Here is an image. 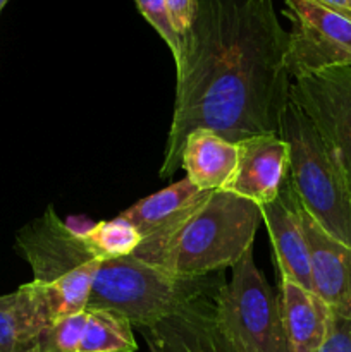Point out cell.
Here are the masks:
<instances>
[{"instance_id": "5", "label": "cell", "mask_w": 351, "mask_h": 352, "mask_svg": "<svg viewBox=\"0 0 351 352\" xmlns=\"http://www.w3.org/2000/svg\"><path fill=\"white\" fill-rule=\"evenodd\" d=\"M213 316L236 352H288L279 294L257 267L253 248L231 267L213 298Z\"/></svg>"}, {"instance_id": "3", "label": "cell", "mask_w": 351, "mask_h": 352, "mask_svg": "<svg viewBox=\"0 0 351 352\" xmlns=\"http://www.w3.org/2000/svg\"><path fill=\"white\" fill-rule=\"evenodd\" d=\"M226 284L220 272L205 277H174L133 256L102 260L95 272L86 309H110L145 329L193 299L215 298Z\"/></svg>"}, {"instance_id": "6", "label": "cell", "mask_w": 351, "mask_h": 352, "mask_svg": "<svg viewBox=\"0 0 351 352\" xmlns=\"http://www.w3.org/2000/svg\"><path fill=\"white\" fill-rule=\"evenodd\" d=\"M288 31L286 67L291 79L351 67V10L317 0H284Z\"/></svg>"}, {"instance_id": "1", "label": "cell", "mask_w": 351, "mask_h": 352, "mask_svg": "<svg viewBox=\"0 0 351 352\" xmlns=\"http://www.w3.org/2000/svg\"><path fill=\"white\" fill-rule=\"evenodd\" d=\"M288 31L274 0H196L176 62V100L158 175L181 168L186 138L212 129L233 143L279 134L289 102Z\"/></svg>"}, {"instance_id": "20", "label": "cell", "mask_w": 351, "mask_h": 352, "mask_svg": "<svg viewBox=\"0 0 351 352\" xmlns=\"http://www.w3.org/2000/svg\"><path fill=\"white\" fill-rule=\"evenodd\" d=\"M134 3H136L141 16L145 17V21L165 41L172 57H174V62H178L179 55H181V40H179L178 33H176L174 24H172L167 2L165 0H134Z\"/></svg>"}, {"instance_id": "23", "label": "cell", "mask_w": 351, "mask_h": 352, "mask_svg": "<svg viewBox=\"0 0 351 352\" xmlns=\"http://www.w3.org/2000/svg\"><path fill=\"white\" fill-rule=\"evenodd\" d=\"M317 2L326 3V6L334 7V9L351 10V0H317Z\"/></svg>"}, {"instance_id": "21", "label": "cell", "mask_w": 351, "mask_h": 352, "mask_svg": "<svg viewBox=\"0 0 351 352\" xmlns=\"http://www.w3.org/2000/svg\"><path fill=\"white\" fill-rule=\"evenodd\" d=\"M320 352H351V318L330 315L329 332Z\"/></svg>"}, {"instance_id": "19", "label": "cell", "mask_w": 351, "mask_h": 352, "mask_svg": "<svg viewBox=\"0 0 351 352\" xmlns=\"http://www.w3.org/2000/svg\"><path fill=\"white\" fill-rule=\"evenodd\" d=\"M86 325V311L65 316L52 323L38 352H78Z\"/></svg>"}, {"instance_id": "4", "label": "cell", "mask_w": 351, "mask_h": 352, "mask_svg": "<svg viewBox=\"0 0 351 352\" xmlns=\"http://www.w3.org/2000/svg\"><path fill=\"white\" fill-rule=\"evenodd\" d=\"M279 136L289 146V182L313 222L351 246V195L329 148L305 112L289 100Z\"/></svg>"}, {"instance_id": "9", "label": "cell", "mask_w": 351, "mask_h": 352, "mask_svg": "<svg viewBox=\"0 0 351 352\" xmlns=\"http://www.w3.org/2000/svg\"><path fill=\"white\" fill-rule=\"evenodd\" d=\"M153 352H236L213 316V298L193 299L151 327L136 329Z\"/></svg>"}, {"instance_id": "2", "label": "cell", "mask_w": 351, "mask_h": 352, "mask_svg": "<svg viewBox=\"0 0 351 352\" xmlns=\"http://www.w3.org/2000/svg\"><path fill=\"white\" fill-rule=\"evenodd\" d=\"M260 223V206L219 189L171 227L141 239L131 256L174 277H205L236 265L253 248Z\"/></svg>"}, {"instance_id": "14", "label": "cell", "mask_w": 351, "mask_h": 352, "mask_svg": "<svg viewBox=\"0 0 351 352\" xmlns=\"http://www.w3.org/2000/svg\"><path fill=\"white\" fill-rule=\"evenodd\" d=\"M237 164V146L212 129H195L182 144L181 168L202 191H219Z\"/></svg>"}, {"instance_id": "7", "label": "cell", "mask_w": 351, "mask_h": 352, "mask_svg": "<svg viewBox=\"0 0 351 352\" xmlns=\"http://www.w3.org/2000/svg\"><path fill=\"white\" fill-rule=\"evenodd\" d=\"M289 100L317 127L351 195V67L295 78Z\"/></svg>"}, {"instance_id": "22", "label": "cell", "mask_w": 351, "mask_h": 352, "mask_svg": "<svg viewBox=\"0 0 351 352\" xmlns=\"http://www.w3.org/2000/svg\"><path fill=\"white\" fill-rule=\"evenodd\" d=\"M179 40L186 36L196 12V0H165Z\"/></svg>"}, {"instance_id": "13", "label": "cell", "mask_w": 351, "mask_h": 352, "mask_svg": "<svg viewBox=\"0 0 351 352\" xmlns=\"http://www.w3.org/2000/svg\"><path fill=\"white\" fill-rule=\"evenodd\" d=\"M50 325L33 280L0 296V352H38Z\"/></svg>"}, {"instance_id": "12", "label": "cell", "mask_w": 351, "mask_h": 352, "mask_svg": "<svg viewBox=\"0 0 351 352\" xmlns=\"http://www.w3.org/2000/svg\"><path fill=\"white\" fill-rule=\"evenodd\" d=\"M277 294L288 352H320L332 315L327 302L289 278L279 280Z\"/></svg>"}, {"instance_id": "24", "label": "cell", "mask_w": 351, "mask_h": 352, "mask_svg": "<svg viewBox=\"0 0 351 352\" xmlns=\"http://www.w3.org/2000/svg\"><path fill=\"white\" fill-rule=\"evenodd\" d=\"M7 2H9V0H0V12H2V9H3V7L7 6Z\"/></svg>"}, {"instance_id": "10", "label": "cell", "mask_w": 351, "mask_h": 352, "mask_svg": "<svg viewBox=\"0 0 351 352\" xmlns=\"http://www.w3.org/2000/svg\"><path fill=\"white\" fill-rule=\"evenodd\" d=\"M296 210L310 250L313 291L330 311L351 318V246L327 236L303 208L298 196Z\"/></svg>"}, {"instance_id": "18", "label": "cell", "mask_w": 351, "mask_h": 352, "mask_svg": "<svg viewBox=\"0 0 351 352\" xmlns=\"http://www.w3.org/2000/svg\"><path fill=\"white\" fill-rule=\"evenodd\" d=\"M81 234L93 256L100 260L131 256L141 243V234L119 215L112 220L98 222Z\"/></svg>"}, {"instance_id": "17", "label": "cell", "mask_w": 351, "mask_h": 352, "mask_svg": "<svg viewBox=\"0 0 351 352\" xmlns=\"http://www.w3.org/2000/svg\"><path fill=\"white\" fill-rule=\"evenodd\" d=\"M133 323L110 309H86L78 352H136Z\"/></svg>"}, {"instance_id": "25", "label": "cell", "mask_w": 351, "mask_h": 352, "mask_svg": "<svg viewBox=\"0 0 351 352\" xmlns=\"http://www.w3.org/2000/svg\"><path fill=\"white\" fill-rule=\"evenodd\" d=\"M150 352H153V351H150Z\"/></svg>"}, {"instance_id": "8", "label": "cell", "mask_w": 351, "mask_h": 352, "mask_svg": "<svg viewBox=\"0 0 351 352\" xmlns=\"http://www.w3.org/2000/svg\"><path fill=\"white\" fill-rule=\"evenodd\" d=\"M237 164L220 191L262 206L274 201L289 177V146L279 134H258L236 143Z\"/></svg>"}, {"instance_id": "16", "label": "cell", "mask_w": 351, "mask_h": 352, "mask_svg": "<svg viewBox=\"0 0 351 352\" xmlns=\"http://www.w3.org/2000/svg\"><path fill=\"white\" fill-rule=\"evenodd\" d=\"M100 261H102L100 258L86 261L50 282L33 280L38 289V294H40L41 306L47 311L52 323L58 322L65 316L86 311L93 277H95Z\"/></svg>"}, {"instance_id": "15", "label": "cell", "mask_w": 351, "mask_h": 352, "mask_svg": "<svg viewBox=\"0 0 351 352\" xmlns=\"http://www.w3.org/2000/svg\"><path fill=\"white\" fill-rule=\"evenodd\" d=\"M210 192L212 191H202L184 177L162 191L140 199L119 217L127 220L141 234V239H145L178 222L181 217L198 206Z\"/></svg>"}, {"instance_id": "11", "label": "cell", "mask_w": 351, "mask_h": 352, "mask_svg": "<svg viewBox=\"0 0 351 352\" xmlns=\"http://www.w3.org/2000/svg\"><path fill=\"white\" fill-rule=\"evenodd\" d=\"M260 212L262 222L267 227L268 237H270L279 280L289 278L313 291L310 250L301 222H299L296 195L289 177L282 186L277 198L267 205H262Z\"/></svg>"}]
</instances>
